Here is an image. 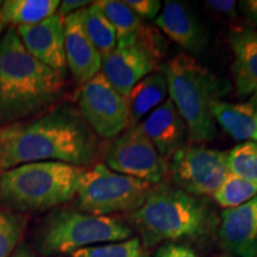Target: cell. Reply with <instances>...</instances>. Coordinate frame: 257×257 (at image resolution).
<instances>
[{
    "mask_svg": "<svg viewBox=\"0 0 257 257\" xmlns=\"http://www.w3.org/2000/svg\"><path fill=\"white\" fill-rule=\"evenodd\" d=\"M229 43L236 91L239 96H252L251 100L257 102V32L249 28L232 29Z\"/></svg>",
    "mask_w": 257,
    "mask_h": 257,
    "instance_id": "e0dca14e",
    "label": "cell"
},
{
    "mask_svg": "<svg viewBox=\"0 0 257 257\" xmlns=\"http://www.w3.org/2000/svg\"><path fill=\"white\" fill-rule=\"evenodd\" d=\"M79 111L96 136L114 138L130 126L125 98L112 87L101 72L82 85Z\"/></svg>",
    "mask_w": 257,
    "mask_h": 257,
    "instance_id": "30bf717a",
    "label": "cell"
},
{
    "mask_svg": "<svg viewBox=\"0 0 257 257\" xmlns=\"http://www.w3.org/2000/svg\"><path fill=\"white\" fill-rule=\"evenodd\" d=\"M226 157L227 152L199 144L184 146L172 156L169 174L175 187L195 197H213L230 174Z\"/></svg>",
    "mask_w": 257,
    "mask_h": 257,
    "instance_id": "ba28073f",
    "label": "cell"
},
{
    "mask_svg": "<svg viewBox=\"0 0 257 257\" xmlns=\"http://www.w3.org/2000/svg\"><path fill=\"white\" fill-rule=\"evenodd\" d=\"M256 257H257V256H256Z\"/></svg>",
    "mask_w": 257,
    "mask_h": 257,
    "instance_id": "8d00e7d4",
    "label": "cell"
},
{
    "mask_svg": "<svg viewBox=\"0 0 257 257\" xmlns=\"http://www.w3.org/2000/svg\"><path fill=\"white\" fill-rule=\"evenodd\" d=\"M11 257H35V255L28 245L22 244L21 246H18V248L15 250V252L12 253Z\"/></svg>",
    "mask_w": 257,
    "mask_h": 257,
    "instance_id": "1f68e13d",
    "label": "cell"
},
{
    "mask_svg": "<svg viewBox=\"0 0 257 257\" xmlns=\"http://www.w3.org/2000/svg\"><path fill=\"white\" fill-rule=\"evenodd\" d=\"M207 8L212 11L221 16H226L229 18L237 17V3L233 0H207Z\"/></svg>",
    "mask_w": 257,
    "mask_h": 257,
    "instance_id": "f1b7e54d",
    "label": "cell"
},
{
    "mask_svg": "<svg viewBox=\"0 0 257 257\" xmlns=\"http://www.w3.org/2000/svg\"><path fill=\"white\" fill-rule=\"evenodd\" d=\"M78 15L89 41L104 59L117 47V35L113 27L95 3L80 10Z\"/></svg>",
    "mask_w": 257,
    "mask_h": 257,
    "instance_id": "44dd1931",
    "label": "cell"
},
{
    "mask_svg": "<svg viewBox=\"0 0 257 257\" xmlns=\"http://www.w3.org/2000/svg\"><path fill=\"white\" fill-rule=\"evenodd\" d=\"M54 257H63V256H54Z\"/></svg>",
    "mask_w": 257,
    "mask_h": 257,
    "instance_id": "e575fe53",
    "label": "cell"
},
{
    "mask_svg": "<svg viewBox=\"0 0 257 257\" xmlns=\"http://www.w3.org/2000/svg\"><path fill=\"white\" fill-rule=\"evenodd\" d=\"M239 9L242 10L246 22L252 28L257 29V0H244L239 3Z\"/></svg>",
    "mask_w": 257,
    "mask_h": 257,
    "instance_id": "4dcf8cb0",
    "label": "cell"
},
{
    "mask_svg": "<svg viewBox=\"0 0 257 257\" xmlns=\"http://www.w3.org/2000/svg\"><path fill=\"white\" fill-rule=\"evenodd\" d=\"M227 169L230 174L257 185V143L246 141L227 152Z\"/></svg>",
    "mask_w": 257,
    "mask_h": 257,
    "instance_id": "603a6c76",
    "label": "cell"
},
{
    "mask_svg": "<svg viewBox=\"0 0 257 257\" xmlns=\"http://www.w3.org/2000/svg\"><path fill=\"white\" fill-rule=\"evenodd\" d=\"M17 34L35 59L64 76L67 62L63 17L56 14L40 23L18 27Z\"/></svg>",
    "mask_w": 257,
    "mask_h": 257,
    "instance_id": "7c38bea8",
    "label": "cell"
},
{
    "mask_svg": "<svg viewBox=\"0 0 257 257\" xmlns=\"http://www.w3.org/2000/svg\"><path fill=\"white\" fill-rule=\"evenodd\" d=\"M99 141L79 110L55 105L34 119L0 126V172L32 162L93 165Z\"/></svg>",
    "mask_w": 257,
    "mask_h": 257,
    "instance_id": "6da1fadb",
    "label": "cell"
},
{
    "mask_svg": "<svg viewBox=\"0 0 257 257\" xmlns=\"http://www.w3.org/2000/svg\"><path fill=\"white\" fill-rule=\"evenodd\" d=\"M134 231L123 220L76 210L54 211L37 233V248L44 256H61L98 243L131 238Z\"/></svg>",
    "mask_w": 257,
    "mask_h": 257,
    "instance_id": "8992f818",
    "label": "cell"
},
{
    "mask_svg": "<svg viewBox=\"0 0 257 257\" xmlns=\"http://www.w3.org/2000/svg\"><path fill=\"white\" fill-rule=\"evenodd\" d=\"M2 31H3V22L2 19H0V35H2Z\"/></svg>",
    "mask_w": 257,
    "mask_h": 257,
    "instance_id": "836d02e7",
    "label": "cell"
},
{
    "mask_svg": "<svg viewBox=\"0 0 257 257\" xmlns=\"http://www.w3.org/2000/svg\"><path fill=\"white\" fill-rule=\"evenodd\" d=\"M160 69L166 75L169 98L187 126L191 143L213 141L217 128L212 107L230 92L229 81L218 78L186 53L162 63Z\"/></svg>",
    "mask_w": 257,
    "mask_h": 257,
    "instance_id": "277c9868",
    "label": "cell"
},
{
    "mask_svg": "<svg viewBox=\"0 0 257 257\" xmlns=\"http://www.w3.org/2000/svg\"><path fill=\"white\" fill-rule=\"evenodd\" d=\"M63 89L64 76L35 59L10 28L0 38V126L49 110Z\"/></svg>",
    "mask_w": 257,
    "mask_h": 257,
    "instance_id": "7a4b0ae2",
    "label": "cell"
},
{
    "mask_svg": "<svg viewBox=\"0 0 257 257\" xmlns=\"http://www.w3.org/2000/svg\"><path fill=\"white\" fill-rule=\"evenodd\" d=\"M89 4L91 3L86 2V0H64V2H60L57 15L64 18L66 16L80 11V10L86 8Z\"/></svg>",
    "mask_w": 257,
    "mask_h": 257,
    "instance_id": "f546056e",
    "label": "cell"
},
{
    "mask_svg": "<svg viewBox=\"0 0 257 257\" xmlns=\"http://www.w3.org/2000/svg\"><path fill=\"white\" fill-rule=\"evenodd\" d=\"M128 220L146 249L162 242L199 238L214 223L206 201L165 184L154 185L143 204L130 212Z\"/></svg>",
    "mask_w": 257,
    "mask_h": 257,
    "instance_id": "3957f363",
    "label": "cell"
},
{
    "mask_svg": "<svg viewBox=\"0 0 257 257\" xmlns=\"http://www.w3.org/2000/svg\"><path fill=\"white\" fill-rule=\"evenodd\" d=\"M27 218L16 212L0 208V257H11L23 237Z\"/></svg>",
    "mask_w": 257,
    "mask_h": 257,
    "instance_id": "484cf974",
    "label": "cell"
},
{
    "mask_svg": "<svg viewBox=\"0 0 257 257\" xmlns=\"http://www.w3.org/2000/svg\"><path fill=\"white\" fill-rule=\"evenodd\" d=\"M161 64L138 43L115 47L102 59L101 73L115 91L126 98L137 82L156 70Z\"/></svg>",
    "mask_w": 257,
    "mask_h": 257,
    "instance_id": "8fae6325",
    "label": "cell"
},
{
    "mask_svg": "<svg viewBox=\"0 0 257 257\" xmlns=\"http://www.w3.org/2000/svg\"><path fill=\"white\" fill-rule=\"evenodd\" d=\"M153 187L150 182L119 174L98 163L85 172L76 204L80 211L96 216L131 212L143 204Z\"/></svg>",
    "mask_w": 257,
    "mask_h": 257,
    "instance_id": "52a82bcc",
    "label": "cell"
},
{
    "mask_svg": "<svg viewBox=\"0 0 257 257\" xmlns=\"http://www.w3.org/2000/svg\"><path fill=\"white\" fill-rule=\"evenodd\" d=\"M138 127L165 160L172 159L188 137L187 126L170 98L150 112Z\"/></svg>",
    "mask_w": 257,
    "mask_h": 257,
    "instance_id": "5bb4252c",
    "label": "cell"
},
{
    "mask_svg": "<svg viewBox=\"0 0 257 257\" xmlns=\"http://www.w3.org/2000/svg\"><path fill=\"white\" fill-rule=\"evenodd\" d=\"M70 257H149L140 237L79 249Z\"/></svg>",
    "mask_w": 257,
    "mask_h": 257,
    "instance_id": "d4e9b609",
    "label": "cell"
},
{
    "mask_svg": "<svg viewBox=\"0 0 257 257\" xmlns=\"http://www.w3.org/2000/svg\"><path fill=\"white\" fill-rule=\"evenodd\" d=\"M85 172L56 161L17 166L0 175V200L21 212L49 210L78 194Z\"/></svg>",
    "mask_w": 257,
    "mask_h": 257,
    "instance_id": "5b68a950",
    "label": "cell"
},
{
    "mask_svg": "<svg viewBox=\"0 0 257 257\" xmlns=\"http://www.w3.org/2000/svg\"><path fill=\"white\" fill-rule=\"evenodd\" d=\"M214 121L221 128L239 142L257 141V102L218 101L212 107Z\"/></svg>",
    "mask_w": 257,
    "mask_h": 257,
    "instance_id": "ac0fdd59",
    "label": "cell"
},
{
    "mask_svg": "<svg viewBox=\"0 0 257 257\" xmlns=\"http://www.w3.org/2000/svg\"><path fill=\"white\" fill-rule=\"evenodd\" d=\"M168 94V83L161 69L137 82L125 98L130 125H137L142 118L166 101Z\"/></svg>",
    "mask_w": 257,
    "mask_h": 257,
    "instance_id": "d6986e66",
    "label": "cell"
},
{
    "mask_svg": "<svg viewBox=\"0 0 257 257\" xmlns=\"http://www.w3.org/2000/svg\"><path fill=\"white\" fill-rule=\"evenodd\" d=\"M219 257H234V256L229 255V253H224V255H221V256H219Z\"/></svg>",
    "mask_w": 257,
    "mask_h": 257,
    "instance_id": "d6a6232c",
    "label": "cell"
},
{
    "mask_svg": "<svg viewBox=\"0 0 257 257\" xmlns=\"http://www.w3.org/2000/svg\"><path fill=\"white\" fill-rule=\"evenodd\" d=\"M256 195L257 185L233 174H229L213 194V198L220 206L226 210V208L240 206L246 201L251 200Z\"/></svg>",
    "mask_w": 257,
    "mask_h": 257,
    "instance_id": "cb8c5ba5",
    "label": "cell"
},
{
    "mask_svg": "<svg viewBox=\"0 0 257 257\" xmlns=\"http://www.w3.org/2000/svg\"><path fill=\"white\" fill-rule=\"evenodd\" d=\"M59 6V0H6L2 3L0 19L18 27L32 25L56 15Z\"/></svg>",
    "mask_w": 257,
    "mask_h": 257,
    "instance_id": "ffe728a7",
    "label": "cell"
},
{
    "mask_svg": "<svg viewBox=\"0 0 257 257\" xmlns=\"http://www.w3.org/2000/svg\"><path fill=\"white\" fill-rule=\"evenodd\" d=\"M105 166L115 173L153 185L163 184L169 174L167 160L138 125H130L115 138L106 153Z\"/></svg>",
    "mask_w": 257,
    "mask_h": 257,
    "instance_id": "9c48e42d",
    "label": "cell"
},
{
    "mask_svg": "<svg viewBox=\"0 0 257 257\" xmlns=\"http://www.w3.org/2000/svg\"><path fill=\"white\" fill-rule=\"evenodd\" d=\"M95 4L113 27L117 35V47L133 44L143 25L133 10L124 2L117 0H100L95 2Z\"/></svg>",
    "mask_w": 257,
    "mask_h": 257,
    "instance_id": "7402d4cb",
    "label": "cell"
},
{
    "mask_svg": "<svg viewBox=\"0 0 257 257\" xmlns=\"http://www.w3.org/2000/svg\"><path fill=\"white\" fill-rule=\"evenodd\" d=\"M66 62L74 80L83 85L100 73L102 57L89 41L78 12L63 18Z\"/></svg>",
    "mask_w": 257,
    "mask_h": 257,
    "instance_id": "9a60e30c",
    "label": "cell"
},
{
    "mask_svg": "<svg viewBox=\"0 0 257 257\" xmlns=\"http://www.w3.org/2000/svg\"><path fill=\"white\" fill-rule=\"evenodd\" d=\"M218 236L229 255L257 256V195L240 206L223 211Z\"/></svg>",
    "mask_w": 257,
    "mask_h": 257,
    "instance_id": "4fadbf2b",
    "label": "cell"
},
{
    "mask_svg": "<svg viewBox=\"0 0 257 257\" xmlns=\"http://www.w3.org/2000/svg\"><path fill=\"white\" fill-rule=\"evenodd\" d=\"M155 24L174 43L193 54H200L207 46V35L197 16L187 5L166 2Z\"/></svg>",
    "mask_w": 257,
    "mask_h": 257,
    "instance_id": "2e32d148",
    "label": "cell"
},
{
    "mask_svg": "<svg viewBox=\"0 0 257 257\" xmlns=\"http://www.w3.org/2000/svg\"><path fill=\"white\" fill-rule=\"evenodd\" d=\"M256 121H257V117H256Z\"/></svg>",
    "mask_w": 257,
    "mask_h": 257,
    "instance_id": "d590c367",
    "label": "cell"
},
{
    "mask_svg": "<svg viewBox=\"0 0 257 257\" xmlns=\"http://www.w3.org/2000/svg\"><path fill=\"white\" fill-rule=\"evenodd\" d=\"M140 19H154L159 15L160 0H127L124 2Z\"/></svg>",
    "mask_w": 257,
    "mask_h": 257,
    "instance_id": "4316f807",
    "label": "cell"
},
{
    "mask_svg": "<svg viewBox=\"0 0 257 257\" xmlns=\"http://www.w3.org/2000/svg\"><path fill=\"white\" fill-rule=\"evenodd\" d=\"M155 257H200L194 250L184 244L168 243L156 251Z\"/></svg>",
    "mask_w": 257,
    "mask_h": 257,
    "instance_id": "83f0119b",
    "label": "cell"
}]
</instances>
